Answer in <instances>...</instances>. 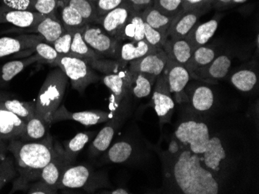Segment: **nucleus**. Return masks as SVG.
<instances>
[{"label":"nucleus","instance_id":"f257e3e1","mask_svg":"<svg viewBox=\"0 0 259 194\" xmlns=\"http://www.w3.org/2000/svg\"><path fill=\"white\" fill-rule=\"evenodd\" d=\"M165 163V176L180 193H219L218 178L204 167L200 155L185 147L177 156L167 157Z\"/></svg>","mask_w":259,"mask_h":194},{"label":"nucleus","instance_id":"f03ea898","mask_svg":"<svg viewBox=\"0 0 259 194\" xmlns=\"http://www.w3.org/2000/svg\"><path fill=\"white\" fill-rule=\"evenodd\" d=\"M7 150L14 156L20 173L14 183V191L26 190L30 183L40 179L42 169L50 162L54 153L53 140L48 134L37 141L11 140Z\"/></svg>","mask_w":259,"mask_h":194},{"label":"nucleus","instance_id":"7ed1b4c3","mask_svg":"<svg viewBox=\"0 0 259 194\" xmlns=\"http://www.w3.org/2000/svg\"><path fill=\"white\" fill-rule=\"evenodd\" d=\"M68 82V77L58 67L47 75L40 88L36 101L35 115L46 121L49 125V118L62 104Z\"/></svg>","mask_w":259,"mask_h":194},{"label":"nucleus","instance_id":"20e7f679","mask_svg":"<svg viewBox=\"0 0 259 194\" xmlns=\"http://www.w3.org/2000/svg\"><path fill=\"white\" fill-rule=\"evenodd\" d=\"M110 186L107 173L96 172L87 165H72L67 168L58 182V189H84L94 192L98 189Z\"/></svg>","mask_w":259,"mask_h":194},{"label":"nucleus","instance_id":"39448f33","mask_svg":"<svg viewBox=\"0 0 259 194\" xmlns=\"http://www.w3.org/2000/svg\"><path fill=\"white\" fill-rule=\"evenodd\" d=\"M52 64L63 71L71 82L72 88L81 95L85 92L89 85L96 83L100 79L90 63L77 56L60 55Z\"/></svg>","mask_w":259,"mask_h":194},{"label":"nucleus","instance_id":"423d86ee","mask_svg":"<svg viewBox=\"0 0 259 194\" xmlns=\"http://www.w3.org/2000/svg\"><path fill=\"white\" fill-rule=\"evenodd\" d=\"M174 137L192 153L201 156L206 150L211 136L206 123L186 120L176 127Z\"/></svg>","mask_w":259,"mask_h":194},{"label":"nucleus","instance_id":"0eeeda50","mask_svg":"<svg viewBox=\"0 0 259 194\" xmlns=\"http://www.w3.org/2000/svg\"><path fill=\"white\" fill-rule=\"evenodd\" d=\"M131 112L130 95L128 94L122 101L120 106L115 111L113 118L107 121V124L97 133L95 138L92 142L89 153L90 157L96 158L103 154L111 145L116 130H118Z\"/></svg>","mask_w":259,"mask_h":194},{"label":"nucleus","instance_id":"6e6552de","mask_svg":"<svg viewBox=\"0 0 259 194\" xmlns=\"http://www.w3.org/2000/svg\"><path fill=\"white\" fill-rule=\"evenodd\" d=\"M81 35L89 47L101 58L110 57L118 60L121 41L109 35L99 24L93 23L81 27Z\"/></svg>","mask_w":259,"mask_h":194},{"label":"nucleus","instance_id":"1a4fd4ad","mask_svg":"<svg viewBox=\"0 0 259 194\" xmlns=\"http://www.w3.org/2000/svg\"><path fill=\"white\" fill-rule=\"evenodd\" d=\"M151 105L158 118L161 125L171 121L175 110V101L168 88L167 78L164 72L157 77L154 85Z\"/></svg>","mask_w":259,"mask_h":194},{"label":"nucleus","instance_id":"9d476101","mask_svg":"<svg viewBox=\"0 0 259 194\" xmlns=\"http://www.w3.org/2000/svg\"><path fill=\"white\" fill-rule=\"evenodd\" d=\"M114 112L113 111H100V110H93V111H78L72 112L69 111L65 105H60L59 108L51 115L49 118L50 124L58 121L72 120L85 126L95 125L100 123L107 122L110 118H113Z\"/></svg>","mask_w":259,"mask_h":194},{"label":"nucleus","instance_id":"9b49d317","mask_svg":"<svg viewBox=\"0 0 259 194\" xmlns=\"http://www.w3.org/2000/svg\"><path fill=\"white\" fill-rule=\"evenodd\" d=\"M232 60L227 53L218 55L213 61L190 73L193 79L209 84H218L228 76L231 70Z\"/></svg>","mask_w":259,"mask_h":194},{"label":"nucleus","instance_id":"f8f14e48","mask_svg":"<svg viewBox=\"0 0 259 194\" xmlns=\"http://www.w3.org/2000/svg\"><path fill=\"white\" fill-rule=\"evenodd\" d=\"M164 73L166 76L168 88L171 95H174L175 100L179 103L187 100L185 90L190 83L191 76L186 67L168 58Z\"/></svg>","mask_w":259,"mask_h":194},{"label":"nucleus","instance_id":"ddd939ff","mask_svg":"<svg viewBox=\"0 0 259 194\" xmlns=\"http://www.w3.org/2000/svg\"><path fill=\"white\" fill-rule=\"evenodd\" d=\"M73 165L67 157L64 148L59 143H54V153L50 162L42 169L40 179L57 187L67 168Z\"/></svg>","mask_w":259,"mask_h":194},{"label":"nucleus","instance_id":"4468645a","mask_svg":"<svg viewBox=\"0 0 259 194\" xmlns=\"http://www.w3.org/2000/svg\"><path fill=\"white\" fill-rule=\"evenodd\" d=\"M129 68L125 66L118 72L106 74L102 82L111 92L110 98V109L114 112L120 106L122 101L128 95V81L130 78Z\"/></svg>","mask_w":259,"mask_h":194},{"label":"nucleus","instance_id":"2eb2a0df","mask_svg":"<svg viewBox=\"0 0 259 194\" xmlns=\"http://www.w3.org/2000/svg\"><path fill=\"white\" fill-rule=\"evenodd\" d=\"M207 8L184 9L173 19L167 33L168 38H183L199 23V20L208 11Z\"/></svg>","mask_w":259,"mask_h":194},{"label":"nucleus","instance_id":"dca6fc26","mask_svg":"<svg viewBox=\"0 0 259 194\" xmlns=\"http://www.w3.org/2000/svg\"><path fill=\"white\" fill-rule=\"evenodd\" d=\"M168 62V55L163 48H159L154 53L132 60L128 63L130 72H140L158 77L164 72Z\"/></svg>","mask_w":259,"mask_h":194},{"label":"nucleus","instance_id":"f3484780","mask_svg":"<svg viewBox=\"0 0 259 194\" xmlns=\"http://www.w3.org/2000/svg\"><path fill=\"white\" fill-rule=\"evenodd\" d=\"M47 17L33 11L14 10L4 4L0 6V24H10L18 28H28L38 24Z\"/></svg>","mask_w":259,"mask_h":194},{"label":"nucleus","instance_id":"a211bd4d","mask_svg":"<svg viewBox=\"0 0 259 194\" xmlns=\"http://www.w3.org/2000/svg\"><path fill=\"white\" fill-rule=\"evenodd\" d=\"M228 156L222 140L218 136H213L209 139L206 150L201 155L202 163L205 168L215 175L226 163Z\"/></svg>","mask_w":259,"mask_h":194},{"label":"nucleus","instance_id":"6ab92c4d","mask_svg":"<svg viewBox=\"0 0 259 194\" xmlns=\"http://www.w3.org/2000/svg\"><path fill=\"white\" fill-rule=\"evenodd\" d=\"M25 125V121L0 102V139L5 141L20 140L24 133Z\"/></svg>","mask_w":259,"mask_h":194},{"label":"nucleus","instance_id":"aec40b11","mask_svg":"<svg viewBox=\"0 0 259 194\" xmlns=\"http://www.w3.org/2000/svg\"><path fill=\"white\" fill-rule=\"evenodd\" d=\"M133 12L135 11L132 7L124 4L99 18L95 24H99L109 35L115 38Z\"/></svg>","mask_w":259,"mask_h":194},{"label":"nucleus","instance_id":"412c9836","mask_svg":"<svg viewBox=\"0 0 259 194\" xmlns=\"http://www.w3.org/2000/svg\"><path fill=\"white\" fill-rule=\"evenodd\" d=\"M45 41L39 34H23L18 37L0 38V58L20 51L33 48L37 43Z\"/></svg>","mask_w":259,"mask_h":194},{"label":"nucleus","instance_id":"4be33fe9","mask_svg":"<svg viewBox=\"0 0 259 194\" xmlns=\"http://www.w3.org/2000/svg\"><path fill=\"white\" fill-rule=\"evenodd\" d=\"M186 94L192 109L196 112H207L214 105V94L207 85L195 84L188 88Z\"/></svg>","mask_w":259,"mask_h":194},{"label":"nucleus","instance_id":"5701e85b","mask_svg":"<svg viewBox=\"0 0 259 194\" xmlns=\"http://www.w3.org/2000/svg\"><path fill=\"white\" fill-rule=\"evenodd\" d=\"M20 30L28 33H37L43 37L45 42L49 43H53L65 32L63 24L57 19L55 14L48 16L33 27L20 28Z\"/></svg>","mask_w":259,"mask_h":194},{"label":"nucleus","instance_id":"b1692460","mask_svg":"<svg viewBox=\"0 0 259 194\" xmlns=\"http://www.w3.org/2000/svg\"><path fill=\"white\" fill-rule=\"evenodd\" d=\"M168 58L186 67L193 53V47L186 37L168 38L163 46Z\"/></svg>","mask_w":259,"mask_h":194},{"label":"nucleus","instance_id":"393cba45","mask_svg":"<svg viewBox=\"0 0 259 194\" xmlns=\"http://www.w3.org/2000/svg\"><path fill=\"white\" fill-rule=\"evenodd\" d=\"M231 85L243 93H251L258 86V72L254 68H241L230 77Z\"/></svg>","mask_w":259,"mask_h":194},{"label":"nucleus","instance_id":"a878e982","mask_svg":"<svg viewBox=\"0 0 259 194\" xmlns=\"http://www.w3.org/2000/svg\"><path fill=\"white\" fill-rule=\"evenodd\" d=\"M128 94L130 96L141 99L151 95L157 77L140 72H130Z\"/></svg>","mask_w":259,"mask_h":194},{"label":"nucleus","instance_id":"bb28decb","mask_svg":"<svg viewBox=\"0 0 259 194\" xmlns=\"http://www.w3.org/2000/svg\"><path fill=\"white\" fill-rule=\"evenodd\" d=\"M220 18L215 17L203 24L198 23L191 31L188 33L186 39L191 44L193 50L203 45L207 44L214 35L219 26Z\"/></svg>","mask_w":259,"mask_h":194},{"label":"nucleus","instance_id":"cd10ccee","mask_svg":"<svg viewBox=\"0 0 259 194\" xmlns=\"http://www.w3.org/2000/svg\"><path fill=\"white\" fill-rule=\"evenodd\" d=\"M103 153L102 157L103 163L120 164L131 161L136 154V149L131 142L120 140L110 146Z\"/></svg>","mask_w":259,"mask_h":194},{"label":"nucleus","instance_id":"c85d7f7f","mask_svg":"<svg viewBox=\"0 0 259 194\" xmlns=\"http://www.w3.org/2000/svg\"><path fill=\"white\" fill-rule=\"evenodd\" d=\"M115 38L121 42L145 40V21L142 13L133 12Z\"/></svg>","mask_w":259,"mask_h":194},{"label":"nucleus","instance_id":"c756f323","mask_svg":"<svg viewBox=\"0 0 259 194\" xmlns=\"http://www.w3.org/2000/svg\"><path fill=\"white\" fill-rule=\"evenodd\" d=\"M158 47H153L145 40L140 41H129L121 43L119 50L118 60L128 63L132 60L141 58L149 53L158 50Z\"/></svg>","mask_w":259,"mask_h":194},{"label":"nucleus","instance_id":"7c9ffc66","mask_svg":"<svg viewBox=\"0 0 259 194\" xmlns=\"http://www.w3.org/2000/svg\"><path fill=\"white\" fill-rule=\"evenodd\" d=\"M217 56L216 49L213 46L206 44L196 47L193 50L191 58L186 65V69L190 74L213 61Z\"/></svg>","mask_w":259,"mask_h":194},{"label":"nucleus","instance_id":"2f4dec72","mask_svg":"<svg viewBox=\"0 0 259 194\" xmlns=\"http://www.w3.org/2000/svg\"><path fill=\"white\" fill-rule=\"evenodd\" d=\"M39 60H41L40 56L35 55L22 60L7 62L0 69V84L8 83L20 72H23L27 66Z\"/></svg>","mask_w":259,"mask_h":194},{"label":"nucleus","instance_id":"473e14b6","mask_svg":"<svg viewBox=\"0 0 259 194\" xmlns=\"http://www.w3.org/2000/svg\"><path fill=\"white\" fill-rule=\"evenodd\" d=\"M81 29H75V30H71L72 32V40L71 44V50L68 55L77 56L79 58L83 59L85 61L90 60H97V59H101L99 55L92 50L88 44L85 43L82 35H81Z\"/></svg>","mask_w":259,"mask_h":194},{"label":"nucleus","instance_id":"72a5a7b5","mask_svg":"<svg viewBox=\"0 0 259 194\" xmlns=\"http://www.w3.org/2000/svg\"><path fill=\"white\" fill-rule=\"evenodd\" d=\"M97 133L96 131L78 133L72 140L64 143V150L70 161L74 163L78 153L83 150L92 139L95 138Z\"/></svg>","mask_w":259,"mask_h":194},{"label":"nucleus","instance_id":"f704fd0d","mask_svg":"<svg viewBox=\"0 0 259 194\" xmlns=\"http://www.w3.org/2000/svg\"><path fill=\"white\" fill-rule=\"evenodd\" d=\"M142 17L144 21L152 28L159 30L161 33L166 34L168 33V29L172 23L174 17H168L161 14L155 7H151L147 8L142 13Z\"/></svg>","mask_w":259,"mask_h":194},{"label":"nucleus","instance_id":"c9c22d12","mask_svg":"<svg viewBox=\"0 0 259 194\" xmlns=\"http://www.w3.org/2000/svg\"><path fill=\"white\" fill-rule=\"evenodd\" d=\"M50 126L46 121L34 115L26 122L25 130L20 139L22 141H37L48 136V128Z\"/></svg>","mask_w":259,"mask_h":194},{"label":"nucleus","instance_id":"e433bc0d","mask_svg":"<svg viewBox=\"0 0 259 194\" xmlns=\"http://www.w3.org/2000/svg\"><path fill=\"white\" fill-rule=\"evenodd\" d=\"M0 102L7 110L14 113L25 122L34 117L36 101L22 102L17 99H7Z\"/></svg>","mask_w":259,"mask_h":194},{"label":"nucleus","instance_id":"4c0bfd02","mask_svg":"<svg viewBox=\"0 0 259 194\" xmlns=\"http://www.w3.org/2000/svg\"><path fill=\"white\" fill-rule=\"evenodd\" d=\"M65 4L75 8L87 24L96 23L98 20L95 4L90 0H65Z\"/></svg>","mask_w":259,"mask_h":194},{"label":"nucleus","instance_id":"58836bf2","mask_svg":"<svg viewBox=\"0 0 259 194\" xmlns=\"http://www.w3.org/2000/svg\"><path fill=\"white\" fill-rule=\"evenodd\" d=\"M62 23L66 30L80 29L87 25V23L79 13L73 7L65 4L61 11Z\"/></svg>","mask_w":259,"mask_h":194},{"label":"nucleus","instance_id":"ea45409f","mask_svg":"<svg viewBox=\"0 0 259 194\" xmlns=\"http://www.w3.org/2000/svg\"><path fill=\"white\" fill-rule=\"evenodd\" d=\"M152 7L161 14L171 17H176L184 10L183 0H154Z\"/></svg>","mask_w":259,"mask_h":194},{"label":"nucleus","instance_id":"a19ab883","mask_svg":"<svg viewBox=\"0 0 259 194\" xmlns=\"http://www.w3.org/2000/svg\"><path fill=\"white\" fill-rule=\"evenodd\" d=\"M17 173L15 160L12 156H7L0 161V189L13 180Z\"/></svg>","mask_w":259,"mask_h":194},{"label":"nucleus","instance_id":"79ce46f5","mask_svg":"<svg viewBox=\"0 0 259 194\" xmlns=\"http://www.w3.org/2000/svg\"><path fill=\"white\" fill-rule=\"evenodd\" d=\"M30 50L37 53V56L47 63H53L60 56L50 43L45 41L37 43Z\"/></svg>","mask_w":259,"mask_h":194},{"label":"nucleus","instance_id":"37998d69","mask_svg":"<svg viewBox=\"0 0 259 194\" xmlns=\"http://www.w3.org/2000/svg\"><path fill=\"white\" fill-rule=\"evenodd\" d=\"M145 40L153 47L163 48L167 40V35L152 28L145 22Z\"/></svg>","mask_w":259,"mask_h":194},{"label":"nucleus","instance_id":"c03bdc74","mask_svg":"<svg viewBox=\"0 0 259 194\" xmlns=\"http://www.w3.org/2000/svg\"><path fill=\"white\" fill-rule=\"evenodd\" d=\"M72 40V32L71 30H65V33H62L60 37L50 44L59 55H68L71 50Z\"/></svg>","mask_w":259,"mask_h":194},{"label":"nucleus","instance_id":"a18cd8bd","mask_svg":"<svg viewBox=\"0 0 259 194\" xmlns=\"http://www.w3.org/2000/svg\"><path fill=\"white\" fill-rule=\"evenodd\" d=\"M124 4L126 0H97L95 7L98 19Z\"/></svg>","mask_w":259,"mask_h":194},{"label":"nucleus","instance_id":"49530a36","mask_svg":"<svg viewBox=\"0 0 259 194\" xmlns=\"http://www.w3.org/2000/svg\"><path fill=\"white\" fill-rule=\"evenodd\" d=\"M58 191V188L48 184L41 179L31 182L26 189V192L30 194H55Z\"/></svg>","mask_w":259,"mask_h":194},{"label":"nucleus","instance_id":"de8ad7c7","mask_svg":"<svg viewBox=\"0 0 259 194\" xmlns=\"http://www.w3.org/2000/svg\"><path fill=\"white\" fill-rule=\"evenodd\" d=\"M57 3L58 0H34L33 12L46 16L53 15L55 14Z\"/></svg>","mask_w":259,"mask_h":194},{"label":"nucleus","instance_id":"09e8293b","mask_svg":"<svg viewBox=\"0 0 259 194\" xmlns=\"http://www.w3.org/2000/svg\"><path fill=\"white\" fill-rule=\"evenodd\" d=\"M4 5L23 11H33L34 0H3Z\"/></svg>","mask_w":259,"mask_h":194},{"label":"nucleus","instance_id":"8fccbe9b","mask_svg":"<svg viewBox=\"0 0 259 194\" xmlns=\"http://www.w3.org/2000/svg\"><path fill=\"white\" fill-rule=\"evenodd\" d=\"M126 4L135 12L143 13L148 7H152L154 0H126Z\"/></svg>","mask_w":259,"mask_h":194},{"label":"nucleus","instance_id":"3c124183","mask_svg":"<svg viewBox=\"0 0 259 194\" xmlns=\"http://www.w3.org/2000/svg\"><path fill=\"white\" fill-rule=\"evenodd\" d=\"M183 4L184 9L206 8L205 7V0H183Z\"/></svg>","mask_w":259,"mask_h":194},{"label":"nucleus","instance_id":"603ef678","mask_svg":"<svg viewBox=\"0 0 259 194\" xmlns=\"http://www.w3.org/2000/svg\"><path fill=\"white\" fill-rule=\"evenodd\" d=\"M233 5L232 0H212L210 3V8L214 7L220 10L229 8Z\"/></svg>","mask_w":259,"mask_h":194},{"label":"nucleus","instance_id":"864d4df0","mask_svg":"<svg viewBox=\"0 0 259 194\" xmlns=\"http://www.w3.org/2000/svg\"><path fill=\"white\" fill-rule=\"evenodd\" d=\"M7 146L8 145H7L5 140L0 139V161H2L3 159L7 157V152L8 151Z\"/></svg>","mask_w":259,"mask_h":194},{"label":"nucleus","instance_id":"5fc2aeb1","mask_svg":"<svg viewBox=\"0 0 259 194\" xmlns=\"http://www.w3.org/2000/svg\"><path fill=\"white\" fill-rule=\"evenodd\" d=\"M104 193L110 194H129L131 192L126 190L124 188H119V189H113V190L105 191Z\"/></svg>","mask_w":259,"mask_h":194},{"label":"nucleus","instance_id":"6e6d98bb","mask_svg":"<svg viewBox=\"0 0 259 194\" xmlns=\"http://www.w3.org/2000/svg\"><path fill=\"white\" fill-rule=\"evenodd\" d=\"M248 0H232L233 5L235 4H244V3L247 2Z\"/></svg>","mask_w":259,"mask_h":194},{"label":"nucleus","instance_id":"4d7b16f0","mask_svg":"<svg viewBox=\"0 0 259 194\" xmlns=\"http://www.w3.org/2000/svg\"><path fill=\"white\" fill-rule=\"evenodd\" d=\"M212 0H205V7H206V8L210 9V3Z\"/></svg>","mask_w":259,"mask_h":194},{"label":"nucleus","instance_id":"13d9d810","mask_svg":"<svg viewBox=\"0 0 259 194\" xmlns=\"http://www.w3.org/2000/svg\"><path fill=\"white\" fill-rule=\"evenodd\" d=\"M256 46L258 48V34L257 35V38H256Z\"/></svg>","mask_w":259,"mask_h":194},{"label":"nucleus","instance_id":"bf43d9fd","mask_svg":"<svg viewBox=\"0 0 259 194\" xmlns=\"http://www.w3.org/2000/svg\"><path fill=\"white\" fill-rule=\"evenodd\" d=\"M90 1H92V2L94 3L95 4L96 2H97V0H90Z\"/></svg>","mask_w":259,"mask_h":194}]
</instances>
